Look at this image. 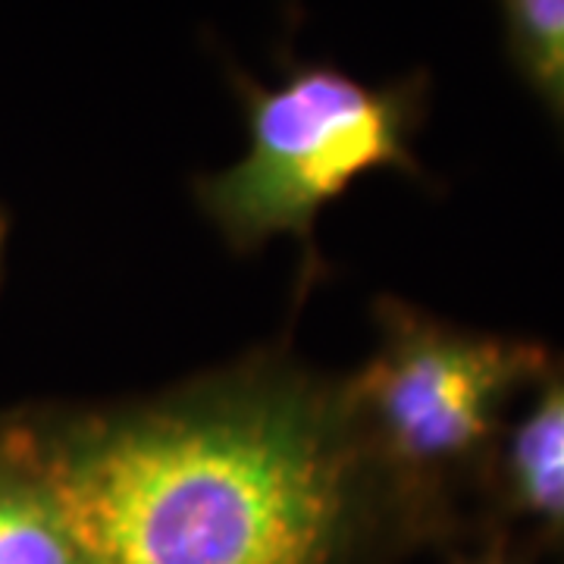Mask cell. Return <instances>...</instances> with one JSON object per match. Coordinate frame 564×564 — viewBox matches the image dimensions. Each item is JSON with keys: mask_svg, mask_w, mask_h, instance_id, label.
Returning <instances> with one entry per match:
<instances>
[{"mask_svg": "<svg viewBox=\"0 0 564 564\" xmlns=\"http://www.w3.org/2000/svg\"><path fill=\"white\" fill-rule=\"evenodd\" d=\"M280 82L263 85L226 61V79L245 113L248 144L236 163L192 182V195L223 245L236 254L292 236L302 251L299 299L326 267L317 217L355 182L395 170L426 182L414 154L430 104V76L364 82L333 61L276 57Z\"/></svg>", "mask_w": 564, "mask_h": 564, "instance_id": "3", "label": "cell"}, {"mask_svg": "<svg viewBox=\"0 0 564 564\" xmlns=\"http://www.w3.org/2000/svg\"><path fill=\"white\" fill-rule=\"evenodd\" d=\"M448 564H530L524 555L511 549V540L499 533H486L474 540V549H455L448 552Z\"/></svg>", "mask_w": 564, "mask_h": 564, "instance_id": "7", "label": "cell"}, {"mask_svg": "<svg viewBox=\"0 0 564 564\" xmlns=\"http://www.w3.org/2000/svg\"><path fill=\"white\" fill-rule=\"evenodd\" d=\"M521 527L536 552H564V367L530 392L508 423L492 470L484 536Z\"/></svg>", "mask_w": 564, "mask_h": 564, "instance_id": "4", "label": "cell"}, {"mask_svg": "<svg viewBox=\"0 0 564 564\" xmlns=\"http://www.w3.org/2000/svg\"><path fill=\"white\" fill-rule=\"evenodd\" d=\"M20 414L82 564H399L421 549L343 377L282 339L161 392Z\"/></svg>", "mask_w": 564, "mask_h": 564, "instance_id": "1", "label": "cell"}, {"mask_svg": "<svg viewBox=\"0 0 564 564\" xmlns=\"http://www.w3.org/2000/svg\"><path fill=\"white\" fill-rule=\"evenodd\" d=\"M7 239H10V220L0 207V280H3V254H7Z\"/></svg>", "mask_w": 564, "mask_h": 564, "instance_id": "8", "label": "cell"}, {"mask_svg": "<svg viewBox=\"0 0 564 564\" xmlns=\"http://www.w3.org/2000/svg\"><path fill=\"white\" fill-rule=\"evenodd\" d=\"M508 57L564 139V0H499Z\"/></svg>", "mask_w": 564, "mask_h": 564, "instance_id": "6", "label": "cell"}, {"mask_svg": "<svg viewBox=\"0 0 564 564\" xmlns=\"http://www.w3.org/2000/svg\"><path fill=\"white\" fill-rule=\"evenodd\" d=\"M0 564H82L20 411L0 417Z\"/></svg>", "mask_w": 564, "mask_h": 564, "instance_id": "5", "label": "cell"}, {"mask_svg": "<svg viewBox=\"0 0 564 564\" xmlns=\"http://www.w3.org/2000/svg\"><path fill=\"white\" fill-rule=\"evenodd\" d=\"M370 314L377 345L343 377L351 421L421 549L455 552L484 536L511 404L562 370L564 355L448 323L395 295L373 299Z\"/></svg>", "mask_w": 564, "mask_h": 564, "instance_id": "2", "label": "cell"}]
</instances>
